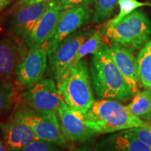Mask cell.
Masks as SVG:
<instances>
[{"instance_id": "1", "label": "cell", "mask_w": 151, "mask_h": 151, "mask_svg": "<svg viewBox=\"0 0 151 151\" xmlns=\"http://www.w3.org/2000/svg\"><path fill=\"white\" fill-rule=\"evenodd\" d=\"M89 70L92 89L98 99L125 101L134 97L131 88L113 62L106 44L93 54Z\"/></svg>"}, {"instance_id": "2", "label": "cell", "mask_w": 151, "mask_h": 151, "mask_svg": "<svg viewBox=\"0 0 151 151\" xmlns=\"http://www.w3.org/2000/svg\"><path fill=\"white\" fill-rule=\"evenodd\" d=\"M84 117L86 125L94 134H106L134 127L151 128L150 124L134 115L127 106L116 100H95Z\"/></svg>"}, {"instance_id": "3", "label": "cell", "mask_w": 151, "mask_h": 151, "mask_svg": "<svg viewBox=\"0 0 151 151\" xmlns=\"http://www.w3.org/2000/svg\"><path fill=\"white\" fill-rule=\"evenodd\" d=\"M102 32L111 43L131 49H139L151 35V22L144 13L134 11L114 24L106 23Z\"/></svg>"}, {"instance_id": "4", "label": "cell", "mask_w": 151, "mask_h": 151, "mask_svg": "<svg viewBox=\"0 0 151 151\" xmlns=\"http://www.w3.org/2000/svg\"><path fill=\"white\" fill-rule=\"evenodd\" d=\"M58 88L65 103L84 115L95 101L89 68L83 59L77 62L70 74Z\"/></svg>"}, {"instance_id": "5", "label": "cell", "mask_w": 151, "mask_h": 151, "mask_svg": "<svg viewBox=\"0 0 151 151\" xmlns=\"http://www.w3.org/2000/svg\"><path fill=\"white\" fill-rule=\"evenodd\" d=\"M91 34V32L86 30H77L64 39L53 53L48 56L58 88L70 74L73 60L79 48Z\"/></svg>"}, {"instance_id": "6", "label": "cell", "mask_w": 151, "mask_h": 151, "mask_svg": "<svg viewBox=\"0 0 151 151\" xmlns=\"http://www.w3.org/2000/svg\"><path fill=\"white\" fill-rule=\"evenodd\" d=\"M16 111L31 127L37 139L55 143L63 148L67 147L68 140L62 131L58 114L39 113L27 106Z\"/></svg>"}, {"instance_id": "7", "label": "cell", "mask_w": 151, "mask_h": 151, "mask_svg": "<svg viewBox=\"0 0 151 151\" xmlns=\"http://www.w3.org/2000/svg\"><path fill=\"white\" fill-rule=\"evenodd\" d=\"M22 94L26 106L41 113H55L64 99L58 91L55 81L43 78L27 88Z\"/></svg>"}, {"instance_id": "8", "label": "cell", "mask_w": 151, "mask_h": 151, "mask_svg": "<svg viewBox=\"0 0 151 151\" xmlns=\"http://www.w3.org/2000/svg\"><path fill=\"white\" fill-rule=\"evenodd\" d=\"M65 11L59 0H52L50 7L24 39V44L29 51L41 48L48 42Z\"/></svg>"}, {"instance_id": "9", "label": "cell", "mask_w": 151, "mask_h": 151, "mask_svg": "<svg viewBox=\"0 0 151 151\" xmlns=\"http://www.w3.org/2000/svg\"><path fill=\"white\" fill-rule=\"evenodd\" d=\"M90 18L91 12L88 6L76 7L66 10L52 37L43 46L46 50L48 56L53 53L64 39L89 21Z\"/></svg>"}, {"instance_id": "10", "label": "cell", "mask_w": 151, "mask_h": 151, "mask_svg": "<svg viewBox=\"0 0 151 151\" xmlns=\"http://www.w3.org/2000/svg\"><path fill=\"white\" fill-rule=\"evenodd\" d=\"M58 115L62 131L68 141L83 143L94 135L85 122L84 114L73 110L65 101L60 104Z\"/></svg>"}, {"instance_id": "11", "label": "cell", "mask_w": 151, "mask_h": 151, "mask_svg": "<svg viewBox=\"0 0 151 151\" xmlns=\"http://www.w3.org/2000/svg\"><path fill=\"white\" fill-rule=\"evenodd\" d=\"M47 61L48 53L44 48L30 50L17 69L16 78L18 84L29 88L43 79Z\"/></svg>"}, {"instance_id": "12", "label": "cell", "mask_w": 151, "mask_h": 151, "mask_svg": "<svg viewBox=\"0 0 151 151\" xmlns=\"http://www.w3.org/2000/svg\"><path fill=\"white\" fill-rule=\"evenodd\" d=\"M51 1L46 0L35 4L17 7L10 21V29L13 33L24 41L50 7Z\"/></svg>"}, {"instance_id": "13", "label": "cell", "mask_w": 151, "mask_h": 151, "mask_svg": "<svg viewBox=\"0 0 151 151\" xmlns=\"http://www.w3.org/2000/svg\"><path fill=\"white\" fill-rule=\"evenodd\" d=\"M3 140L9 151H19L37 139L28 124L15 111L9 121L1 122Z\"/></svg>"}, {"instance_id": "14", "label": "cell", "mask_w": 151, "mask_h": 151, "mask_svg": "<svg viewBox=\"0 0 151 151\" xmlns=\"http://www.w3.org/2000/svg\"><path fill=\"white\" fill-rule=\"evenodd\" d=\"M109 50L113 62L135 95L139 92V83H141L137 58L134 56L131 48L117 43H111Z\"/></svg>"}, {"instance_id": "15", "label": "cell", "mask_w": 151, "mask_h": 151, "mask_svg": "<svg viewBox=\"0 0 151 151\" xmlns=\"http://www.w3.org/2000/svg\"><path fill=\"white\" fill-rule=\"evenodd\" d=\"M27 48L12 39L0 40V81H11L17 69L28 54Z\"/></svg>"}, {"instance_id": "16", "label": "cell", "mask_w": 151, "mask_h": 151, "mask_svg": "<svg viewBox=\"0 0 151 151\" xmlns=\"http://www.w3.org/2000/svg\"><path fill=\"white\" fill-rule=\"evenodd\" d=\"M94 151H151V148L124 129L106 134L99 138Z\"/></svg>"}, {"instance_id": "17", "label": "cell", "mask_w": 151, "mask_h": 151, "mask_svg": "<svg viewBox=\"0 0 151 151\" xmlns=\"http://www.w3.org/2000/svg\"><path fill=\"white\" fill-rule=\"evenodd\" d=\"M137 65L141 84L151 90V40L141 48L137 57Z\"/></svg>"}, {"instance_id": "18", "label": "cell", "mask_w": 151, "mask_h": 151, "mask_svg": "<svg viewBox=\"0 0 151 151\" xmlns=\"http://www.w3.org/2000/svg\"><path fill=\"white\" fill-rule=\"evenodd\" d=\"M127 108L134 115L141 119L150 118L151 116V90H145L139 91L132 101L127 106Z\"/></svg>"}, {"instance_id": "19", "label": "cell", "mask_w": 151, "mask_h": 151, "mask_svg": "<svg viewBox=\"0 0 151 151\" xmlns=\"http://www.w3.org/2000/svg\"><path fill=\"white\" fill-rule=\"evenodd\" d=\"M104 34L101 31H95L91 34L86 41L83 43L79 48L73 62V67L76 65L78 62L80 61L86 55L90 54H94L99 51L100 48L103 46Z\"/></svg>"}, {"instance_id": "20", "label": "cell", "mask_w": 151, "mask_h": 151, "mask_svg": "<svg viewBox=\"0 0 151 151\" xmlns=\"http://www.w3.org/2000/svg\"><path fill=\"white\" fill-rule=\"evenodd\" d=\"M119 0H95L93 21L102 22L112 16Z\"/></svg>"}, {"instance_id": "21", "label": "cell", "mask_w": 151, "mask_h": 151, "mask_svg": "<svg viewBox=\"0 0 151 151\" xmlns=\"http://www.w3.org/2000/svg\"><path fill=\"white\" fill-rule=\"evenodd\" d=\"M118 4L120 6V11L116 17L109 20L107 23L114 24L120 21L124 16H127L136 9L142 6H151V4L148 2H141L137 0H119Z\"/></svg>"}, {"instance_id": "22", "label": "cell", "mask_w": 151, "mask_h": 151, "mask_svg": "<svg viewBox=\"0 0 151 151\" xmlns=\"http://www.w3.org/2000/svg\"><path fill=\"white\" fill-rule=\"evenodd\" d=\"M15 95V88L11 81H0V115L10 106Z\"/></svg>"}, {"instance_id": "23", "label": "cell", "mask_w": 151, "mask_h": 151, "mask_svg": "<svg viewBox=\"0 0 151 151\" xmlns=\"http://www.w3.org/2000/svg\"><path fill=\"white\" fill-rule=\"evenodd\" d=\"M65 148L55 143L36 139L19 151H66Z\"/></svg>"}, {"instance_id": "24", "label": "cell", "mask_w": 151, "mask_h": 151, "mask_svg": "<svg viewBox=\"0 0 151 151\" xmlns=\"http://www.w3.org/2000/svg\"><path fill=\"white\" fill-rule=\"evenodd\" d=\"M125 130L138 140L151 148V128L139 127Z\"/></svg>"}, {"instance_id": "25", "label": "cell", "mask_w": 151, "mask_h": 151, "mask_svg": "<svg viewBox=\"0 0 151 151\" xmlns=\"http://www.w3.org/2000/svg\"><path fill=\"white\" fill-rule=\"evenodd\" d=\"M59 1L64 9L67 10L76 7L88 6L95 0H59Z\"/></svg>"}, {"instance_id": "26", "label": "cell", "mask_w": 151, "mask_h": 151, "mask_svg": "<svg viewBox=\"0 0 151 151\" xmlns=\"http://www.w3.org/2000/svg\"><path fill=\"white\" fill-rule=\"evenodd\" d=\"M46 1V0H19L17 4V7L18 6H24L27 5H32L35 4L41 3L42 1Z\"/></svg>"}, {"instance_id": "27", "label": "cell", "mask_w": 151, "mask_h": 151, "mask_svg": "<svg viewBox=\"0 0 151 151\" xmlns=\"http://www.w3.org/2000/svg\"><path fill=\"white\" fill-rule=\"evenodd\" d=\"M70 151H92V149L88 146H82L78 147H73L70 149Z\"/></svg>"}, {"instance_id": "28", "label": "cell", "mask_w": 151, "mask_h": 151, "mask_svg": "<svg viewBox=\"0 0 151 151\" xmlns=\"http://www.w3.org/2000/svg\"><path fill=\"white\" fill-rule=\"evenodd\" d=\"M0 151H9L6 146L4 141L1 137H0Z\"/></svg>"}, {"instance_id": "29", "label": "cell", "mask_w": 151, "mask_h": 151, "mask_svg": "<svg viewBox=\"0 0 151 151\" xmlns=\"http://www.w3.org/2000/svg\"><path fill=\"white\" fill-rule=\"evenodd\" d=\"M11 1V0H0V4L3 7H5Z\"/></svg>"}, {"instance_id": "30", "label": "cell", "mask_w": 151, "mask_h": 151, "mask_svg": "<svg viewBox=\"0 0 151 151\" xmlns=\"http://www.w3.org/2000/svg\"><path fill=\"white\" fill-rule=\"evenodd\" d=\"M4 8V7L2 6H1V4H0V11H1V9H2Z\"/></svg>"}, {"instance_id": "31", "label": "cell", "mask_w": 151, "mask_h": 151, "mask_svg": "<svg viewBox=\"0 0 151 151\" xmlns=\"http://www.w3.org/2000/svg\"><path fill=\"white\" fill-rule=\"evenodd\" d=\"M150 122H151V116H150Z\"/></svg>"}]
</instances>
